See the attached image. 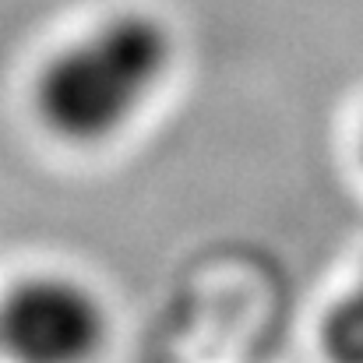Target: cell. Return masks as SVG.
<instances>
[{
	"mask_svg": "<svg viewBox=\"0 0 363 363\" xmlns=\"http://www.w3.org/2000/svg\"><path fill=\"white\" fill-rule=\"evenodd\" d=\"M321 350L332 363H363V289L339 296L321 321Z\"/></svg>",
	"mask_w": 363,
	"mask_h": 363,
	"instance_id": "cell-3",
	"label": "cell"
},
{
	"mask_svg": "<svg viewBox=\"0 0 363 363\" xmlns=\"http://www.w3.org/2000/svg\"><path fill=\"white\" fill-rule=\"evenodd\" d=\"M177 57L169 25L141 7L113 11L57 46L32 78V113L64 145H103L152 103Z\"/></svg>",
	"mask_w": 363,
	"mask_h": 363,
	"instance_id": "cell-1",
	"label": "cell"
},
{
	"mask_svg": "<svg viewBox=\"0 0 363 363\" xmlns=\"http://www.w3.org/2000/svg\"><path fill=\"white\" fill-rule=\"evenodd\" d=\"M357 286H360V289H363V279H360V282H357Z\"/></svg>",
	"mask_w": 363,
	"mask_h": 363,
	"instance_id": "cell-5",
	"label": "cell"
},
{
	"mask_svg": "<svg viewBox=\"0 0 363 363\" xmlns=\"http://www.w3.org/2000/svg\"><path fill=\"white\" fill-rule=\"evenodd\" d=\"M360 159H363V134H360Z\"/></svg>",
	"mask_w": 363,
	"mask_h": 363,
	"instance_id": "cell-4",
	"label": "cell"
},
{
	"mask_svg": "<svg viewBox=\"0 0 363 363\" xmlns=\"http://www.w3.org/2000/svg\"><path fill=\"white\" fill-rule=\"evenodd\" d=\"M110 339L99 293L64 272H32L0 296V357L11 363H96Z\"/></svg>",
	"mask_w": 363,
	"mask_h": 363,
	"instance_id": "cell-2",
	"label": "cell"
}]
</instances>
